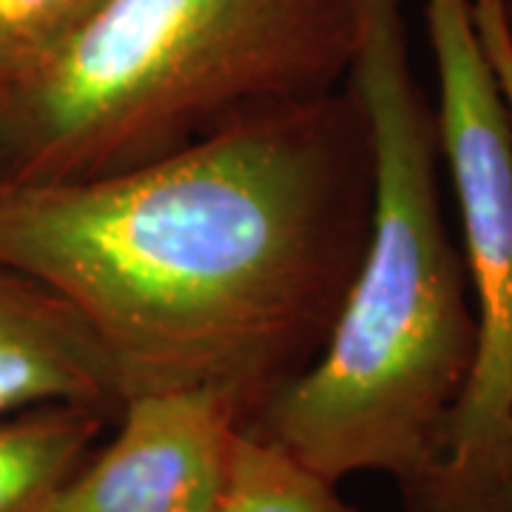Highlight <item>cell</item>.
Listing matches in <instances>:
<instances>
[{
  "mask_svg": "<svg viewBox=\"0 0 512 512\" xmlns=\"http://www.w3.org/2000/svg\"><path fill=\"white\" fill-rule=\"evenodd\" d=\"M370 205V134L345 83L117 174L0 177V265L83 316L120 404L214 390L248 424L325 345Z\"/></svg>",
  "mask_w": 512,
  "mask_h": 512,
  "instance_id": "6da1fadb",
  "label": "cell"
},
{
  "mask_svg": "<svg viewBox=\"0 0 512 512\" xmlns=\"http://www.w3.org/2000/svg\"><path fill=\"white\" fill-rule=\"evenodd\" d=\"M46 512H214L245 413L214 390H160L120 404Z\"/></svg>",
  "mask_w": 512,
  "mask_h": 512,
  "instance_id": "5b68a950",
  "label": "cell"
},
{
  "mask_svg": "<svg viewBox=\"0 0 512 512\" xmlns=\"http://www.w3.org/2000/svg\"><path fill=\"white\" fill-rule=\"evenodd\" d=\"M106 0H0V89L37 69Z\"/></svg>",
  "mask_w": 512,
  "mask_h": 512,
  "instance_id": "9c48e42d",
  "label": "cell"
},
{
  "mask_svg": "<svg viewBox=\"0 0 512 512\" xmlns=\"http://www.w3.org/2000/svg\"><path fill=\"white\" fill-rule=\"evenodd\" d=\"M356 0H106L0 89V177L128 171L348 83Z\"/></svg>",
  "mask_w": 512,
  "mask_h": 512,
  "instance_id": "3957f363",
  "label": "cell"
},
{
  "mask_svg": "<svg viewBox=\"0 0 512 512\" xmlns=\"http://www.w3.org/2000/svg\"><path fill=\"white\" fill-rule=\"evenodd\" d=\"M109 416L52 404L0 419V512H46L89 458Z\"/></svg>",
  "mask_w": 512,
  "mask_h": 512,
  "instance_id": "52a82bcc",
  "label": "cell"
},
{
  "mask_svg": "<svg viewBox=\"0 0 512 512\" xmlns=\"http://www.w3.org/2000/svg\"><path fill=\"white\" fill-rule=\"evenodd\" d=\"M214 512H365L345 501L336 481L316 473L282 444L242 427L228 458Z\"/></svg>",
  "mask_w": 512,
  "mask_h": 512,
  "instance_id": "ba28073f",
  "label": "cell"
},
{
  "mask_svg": "<svg viewBox=\"0 0 512 512\" xmlns=\"http://www.w3.org/2000/svg\"><path fill=\"white\" fill-rule=\"evenodd\" d=\"M504 512H512V453H510V470H507V487H504Z\"/></svg>",
  "mask_w": 512,
  "mask_h": 512,
  "instance_id": "7c38bea8",
  "label": "cell"
},
{
  "mask_svg": "<svg viewBox=\"0 0 512 512\" xmlns=\"http://www.w3.org/2000/svg\"><path fill=\"white\" fill-rule=\"evenodd\" d=\"M498 12H501V23H504V32H507L512 49V0H498Z\"/></svg>",
  "mask_w": 512,
  "mask_h": 512,
  "instance_id": "8fae6325",
  "label": "cell"
},
{
  "mask_svg": "<svg viewBox=\"0 0 512 512\" xmlns=\"http://www.w3.org/2000/svg\"><path fill=\"white\" fill-rule=\"evenodd\" d=\"M52 404L114 421L120 390L109 356L69 302L0 265V419Z\"/></svg>",
  "mask_w": 512,
  "mask_h": 512,
  "instance_id": "8992f818",
  "label": "cell"
},
{
  "mask_svg": "<svg viewBox=\"0 0 512 512\" xmlns=\"http://www.w3.org/2000/svg\"><path fill=\"white\" fill-rule=\"evenodd\" d=\"M348 89L373 151L365 248L316 359L245 427L336 484L382 473L410 498L439 458L476 319L441 202L436 106L410 63L402 0H356Z\"/></svg>",
  "mask_w": 512,
  "mask_h": 512,
  "instance_id": "7a4b0ae2",
  "label": "cell"
},
{
  "mask_svg": "<svg viewBox=\"0 0 512 512\" xmlns=\"http://www.w3.org/2000/svg\"><path fill=\"white\" fill-rule=\"evenodd\" d=\"M441 163L461 217L473 365L410 512H504L512 453V137L470 0H424Z\"/></svg>",
  "mask_w": 512,
  "mask_h": 512,
  "instance_id": "277c9868",
  "label": "cell"
},
{
  "mask_svg": "<svg viewBox=\"0 0 512 512\" xmlns=\"http://www.w3.org/2000/svg\"><path fill=\"white\" fill-rule=\"evenodd\" d=\"M473 9V20H476L478 40L481 49L490 60L498 83V92L507 109V120H510V137H512V49L504 23H501V12H498V0H470Z\"/></svg>",
  "mask_w": 512,
  "mask_h": 512,
  "instance_id": "30bf717a",
  "label": "cell"
}]
</instances>
